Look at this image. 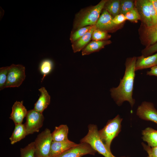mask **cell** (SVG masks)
I'll return each instance as SVG.
<instances>
[{
    "instance_id": "obj_1",
    "label": "cell",
    "mask_w": 157,
    "mask_h": 157,
    "mask_svg": "<svg viewBox=\"0 0 157 157\" xmlns=\"http://www.w3.org/2000/svg\"><path fill=\"white\" fill-rule=\"evenodd\" d=\"M136 59L137 57L135 56L126 59L123 78L120 79L117 87L113 88L110 90L112 97L119 106L121 105L125 101H128L131 107L135 103V99L133 98L132 95Z\"/></svg>"
},
{
    "instance_id": "obj_2",
    "label": "cell",
    "mask_w": 157,
    "mask_h": 157,
    "mask_svg": "<svg viewBox=\"0 0 157 157\" xmlns=\"http://www.w3.org/2000/svg\"><path fill=\"white\" fill-rule=\"evenodd\" d=\"M106 1L102 0L95 6L80 10L75 15L72 31L86 26L95 25Z\"/></svg>"
},
{
    "instance_id": "obj_3",
    "label": "cell",
    "mask_w": 157,
    "mask_h": 157,
    "mask_svg": "<svg viewBox=\"0 0 157 157\" xmlns=\"http://www.w3.org/2000/svg\"><path fill=\"white\" fill-rule=\"evenodd\" d=\"M88 127V133L81 140L80 143L88 144L96 152L105 157H116L112 154L111 151L108 149L100 138L97 126L94 124H90Z\"/></svg>"
},
{
    "instance_id": "obj_4",
    "label": "cell",
    "mask_w": 157,
    "mask_h": 157,
    "mask_svg": "<svg viewBox=\"0 0 157 157\" xmlns=\"http://www.w3.org/2000/svg\"><path fill=\"white\" fill-rule=\"evenodd\" d=\"M122 119L119 115L108 121L101 129L98 131L99 137L108 149L110 150L113 140L117 136L121 131V123Z\"/></svg>"
},
{
    "instance_id": "obj_5",
    "label": "cell",
    "mask_w": 157,
    "mask_h": 157,
    "mask_svg": "<svg viewBox=\"0 0 157 157\" xmlns=\"http://www.w3.org/2000/svg\"><path fill=\"white\" fill-rule=\"evenodd\" d=\"M52 141L51 133L48 128L38 134L34 141L36 157H49Z\"/></svg>"
},
{
    "instance_id": "obj_6",
    "label": "cell",
    "mask_w": 157,
    "mask_h": 157,
    "mask_svg": "<svg viewBox=\"0 0 157 157\" xmlns=\"http://www.w3.org/2000/svg\"><path fill=\"white\" fill-rule=\"evenodd\" d=\"M25 77V67L24 66L20 64H12L9 66L5 88L19 87Z\"/></svg>"
},
{
    "instance_id": "obj_7",
    "label": "cell",
    "mask_w": 157,
    "mask_h": 157,
    "mask_svg": "<svg viewBox=\"0 0 157 157\" xmlns=\"http://www.w3.org/2000/svg\"><path fill=\"white\" fill-rule=\"evenodd\" d=\"M26 118L24 124L27 135L38 132L43 126L44 119L42 113L33 109L28 111Z\"/></svg>"
},
{
    "instance_id": "obj_8",
    "label": "cell",
    "mask_w": 157,
    "mask_h": 157,
    "mask_svg": "<svg viewBox=\"0 0 157 157\" xmlns=\"http://www.w3.org/2000/svg\"><path fill=\"white\" fill-rule=\"evenodd\" d=\"M138 32L141 43L146 47L157 42V24L150 26L141 24Z\"/></svg>"
},
{
    "instance_id": "obj_9",
    "label": "cell",
    "mask_w": 157,
    "mask_h": 157,
    "mask_svg": "<svg viewBox=\"0 0 157 157\" xmlns=\"http://www.w3.org/2000/svg\"><path fill=\"white\" fill-rule=\"evenodd\" d=\"M96 152L88 144L80 143L56 157H81L87 154L94 155Z\"/></svg>"
},
{
    "instance_id": "obj_10",
    "label": "cell",
    "mask_w": 157,
    "mask_h": 157,
    "mask_svg": "<svg viewBox=\"0 0 157 157\" xmlns=\"http://www.w3.org/2000/svg\"><path fill=\"white\" fill-rule=\"evenodd\" d=\"M136 114L142 119L157 124V110L152 103L143 102L138 107Z\"/></svg>"
},
{
    "instance_id": "obj_11",
    "label": "cell",
    "mask_w": 157,
    "mask_h": 157,
    "mask_svg": "<svg viewBox=\"0 0 157 157\" xmlns=\"http://www.w3.org/2000/svg\"><path fill=\"white\" fill-rule=\"evenodd\" d=\"M135 5L140 16L141 24L146 26L153 25L148 0H135Z\"/></svg>"
},
{
    "instance_id": "obj_12",
    "label": "cell",
    "mask_w": 157,
    "mask_h": 157,
    "mask_svg": "<svg viewBox=\"0 0 157 157\" xmlns=\"http://www.w3.org/2000/svg\"><path fill=\"white\" fill-rule=\"evenodd\" d=\"M113 17L106 10L103 9L95 26L96 28L108 33L118 29L121 26H116L113 22Z\"/></svg>"
},
{
    "instance_id": "obj_13",
    "label": "cell",
    "mask_w": 157,
    "mask_h": 157,
    "mask_svg": "<svg viewBox=\"0 0 157 157\" xmlns=\"http://www.w3.org/2000/svg\"><path fill=\"white\" fill-rule=\"evenodd\" d=\"M12 108L9 118L13 121L15 124L22 123L23 120L26 117L28 112L23 105V101H16Z\"/></svg>"
},
{
    "instance_id": "obj_14",
    "label": "cell",
    "mask_w": 157,
    "mask_h": 157,
    "mask_svg": "<svg viewBox=\"0 0 157 157\" xmlns=\"http://www.w3.org/2000/svg\"><path fill=\"white\" fill-rule=\"evenodd\" d=\"M77 144L70 140L67 142H60L53 141L51 145L49 157H56Z\"/></svg>"
},
{
    "instance_id": "obj_15",
    "label": "cell",
    "mask_w": 157,
    "mask_h": 157,
    "mask_svg": "<svg viewBox=\"0 0 157 157\" xmlns=\"http://www.w3.org/2000/svg\"><path fill=\"white\" fill-rule=\"evenodd\" d=\"M157 65V53L147 57L142 55L137 57L135 71L150 68Z\"/></svg>"
},
{
    "instance_id": "obj_16",
    "label": "cell",
    "mask_w": 157,
    "mask_h": 157,
    "mask_svg": "<svg viewBox=\"0 0 157 157\" xmlns=\"http://www.w3.org/2000/svg\"><path fill=\"white\" fill-rule=\"evenodd\" d=\"M96 28L95 25L92 26L84 35L72 43V47L74 53L80 51L87 45L92 40L93 32Z\"/></svg>"
},
{
    "instance_id": "obj_17",
    "label": "cell",
    "mask_w": 157,
    "mask_h": 157,
    "mask_svg": "<svg viewBox=\"0 0 157 157\" xmlns=\"http://www.w3.org/2000/svg\"><path fill=\"white\" fill-rule=\"evenodd\" d=\"M38 90L40 92V95L34 104L33 109L42 113L50 103V96L44 87H42Z\"/></svg>"
},
{
    "instance_id": "obj_18",
    "label": "cell",
    "mask_w": 157,
    "mask_h": 157,
    "mask_svg": "<svg viewBox=\"0 0 157 157\" xmlns=\"http://www.w3.org/2000/svg\"><path fill=\"white\" fill-rule=\"evenodd\" d=\"M112 42L109 40L100 41L92 40L82 50V56L88 55L93 52L98 51L110 44Z\"/></svg>"
},
{
    "instance_id": "obj_19",
    "label": "cell",
    "mask_w": 157,
    "mask_h": 157,
    "mask_svg": "<svg viewBox=\"0 0 157 157\" xmlns=\"http://www.w3.org/2000/svg\"><path fill=\"white\" fill-rule=\"evenodd\" d=\"M69 128L67 125L61 124L55 127L51 133L53 141L57 142H67L70 140L68 138Z\"/></svg>"
},
{
    "instance_id": "obj_20",
    "label": "cell",
    "mask_w": 157,
    "mask_h": 157,
    "mask_svg": "<svg viewBox=\"0 0 157 157\" xmlns=\"http://www.w3.org/2000/svg\"><path fill=\"white\" fill-rule=\"evenodd\" d=\"M27 135L24 124H15L13 131L9 138L10 143L11 144H13L24 139Z\"/></svg>"
},
{
    "instance_id": "obj_21",
    "label": "cell",
    "mask_w": 157,
    "mask_h": 157,
    "mask_svg": "<svg viewBox=\"0 0 157 157\" xmlns=\"http://www.w3.org/2000/svg\"><path fill=\"white\" fill-rule=\"evenodd\" d=\"M142 138L148 145L151 147H157V130L151 127H147L142 132Z\"/></svg>"
},
{
    "instance_id": "obj_22",
    "label": "cell",
    "mask_w": 157,
    "mask_h": 157,
    "mask_svg": "<svg viewBox=\"0 0 157 157\" xmlns=\"http://www.w3.org/2000/svg\"><path fill=\"white\" fill-rule=\"evenodd\" d=\"M103 9L115 17L120 13V0H107Z\"/></svg>"
},
{
    "instance_id": "obj_23",
    "label": "cell",
    "mask_w": 157,
    "mask_h": 157,
    "mask_svg": "<svg viewBox=\"0 0 157 157\" xmlns=\"http://www.w3.org/2000/svg\"><path fill=\"white\" fill-rule=\"evenodd\" d=\"M92 26H86L72 31L70 37V40L72 43L84 35L91 28Z\"/></svg>"
},
{
    "instance_id": "obj_24",
    "label": "cell",
    "mask_w": 157,
    "mask_h": 157,
    "mask_svg": "<svg viewBox=\"0 0 157 157\" xmlns=\"http://www.w3.org/2000/svg\"><path fill=\"white\" fill-rule=\"evenodd\" d=\"M53 67L52 61L49 59H45L40 63L39 69L41 73L43 75L42 80L52 71Z\"/></svg>"
},
{
    "instance_id": "obj_25",
    "label": "cell",
    "mask_w": 157,
    "mask_h": 157,
    "mask_svg": "<svg viewBox=\"0 0 157 157\" xmlns=\"http://www.w3.org/2000/svg\"><path fill=\"white\" fill-rule=\"evenodd\" d=\"M20 157H36L34 142L20 149Z\"/></svg>"
},
{
    "instance_id": "obj_26",
    "label": "cell",
    "mask_w": 157,
    "mask_h": 157,
    "mask_svg": "<svg viewBox=\"0 0 157 157\" xmlns=\"http://www.w3.org/2000/svg\"><path fill=\"white\" fill-rule=\"evenodd\" d=\"M135 7V1L120 0V14L125 15Z\"/></svg>"
},
{
    "instance_id": "obj_27",
    "label": "cell",
    "mask_w": 157,
    "mask_h": 157,
    "mask_svg": "<svg viewBox=\"0 0 157 157\" xmlns=\"http://www.w3.org/2000/svg\"><path fill=\"white\" fill-rule=\"evenodd\" d=\"M111 37V35L108 33L96 28L93 32L92 40L95 41L107 40Z\"/></svg>"
},
{
    "instance_id": "obj_28",
    "label": "cell",
    "mask_w": 157,
    "mask_h": 157,
    "mask_svg": "<svg viewBox=\"0 0 157 157\" xmlns=\"http://www.w3.org/2000/svg\"><path fill=\"white\" fill-rule=\"evenodd\" d=\"M9 66L2 67L0 68V90L5 88L7 78Z\"/></svg>"
},
{
    "instance_id": "obj_29",
    "label": "cell",
    "mask_w": 157,
    "mask_h": 157,
    "mask_svg": "<svg viewBox=\"0 0 157 157\" xmlns=\"http://www.w3.org/2000/svg\"><path fill=\"white\" fill-rule=\"evenodd\" d=\"M127 20L134 23H137L140 20V17L139 13L135 7L125 15Z\"/></svg>"
},
{
    "instance_id": "obj_30",
    "label": "cell",
    "mask_w": 157,
    "mask_h": 157,
    "mask_svg": "<svg viewBox=\"0 0 157 157\" xmlns=\"http://www.w3.org/2000/svg\"><path fill=\"white\" fill-rule=\"evenodd\" d=\"M157 52V42L154 44L145 47L141 51L142 55L144 57H147Z\"/></svg>"
},
{
    "instance_id": "obj_31",
    "label": "cell",
    "mask_w": 157,
    "mask_h": 157,
    "mask_svg": "<svg viewBox=\"0 0 157 157\" xmlns=\"http://www.w3.org/2000/svg\"><path fill=\"white\" fill-rule=\"evenodd\" d=\"M126 20L125 15L119 14L113 17V22L115 26H121Z\"/></svg>"
},
{
    "instance_id": "obj_32",
    "label": "cell",
    "mask_w": 157,
    "mask_h": 157,
    "mask_svg": "<svg viewBox=\"0 0 157 157\" xmlns=\"http://www.w3.org/2000/svg\"><path fill=\"white\" fill-rule=\"evenodd\" d=\"M148 3L153 24H157V13L153 4L150 0H148Z\"/></svg>"
},
{
    "instance_id": "obj_33",
    "label": "cell",
    "mask_w": 157,
    "mask_h": 157,
    "mask_svg": "<svg viewBox=\"0 0 157 157\" xmlns=\"http://www.w3.org/2000/svg\"><path fill=\"white\" fill-rule=\"evenodd\" d=\"M142 145L144 149L150 154L152 157H157V147L151 148L148 145L142 143Z\"/></svg>"
},
{
    "instance_id": "obj_34",
    "label": "cell",
    "mask_w": 157,
    "mask_h": 157,
    "mask_svg": "<svg viewBox=\"0 0 157 157\" xmlns=\"http://www.w3.org/2000/svg\"><path fill=\"white\" fill-rule=\"evenodd\" d=\"M150 68V70L147 72V74L150 76H154L157 77V65Z\"/></svg>"
},
{
    "instance_id": "obj_35",
    "label": "cell",
    "mask_w": 157,
    "mask_h": 157,
    "mask_svg": "<svg viewBox=\"0 0 157 157\" xmlns=\"http://www.w3.org/2000/svg\"><path fill=\"white\" fill-rule=\"evenodd\" d=\"M153 4L157 13V0H150Z\"/></svg>"
},
{
    "instance_id": "obj_36",
    "label": "cell",
    "mask_w": 157,
    "mask_h": 157,
    "mask_svg": "<svg viewBox=\"0 0 157 157\" xmlns=\"http://www.w3.org/2000/svg\"><path fill=\"white\" fill-rule=\"evenodd\" d=\"M148 154V156H149V157H152L151 155L150 154L149 152H147Z\"/></svg>"
},
{
    "instance_id": "obj_37",
    "label": "cell",
    "mask_w": 157,
    "mask_h": 157,
    "mask_svg": "<svg viewBox=\"0 0 157 157\" xmlns=\"http://www.w3.org/2000/svg\"><path fill=\"white\" fill-rule=\"evenodd\" d=\"M147 157H149V156H148Z\"/></svg>"
}]
</instances>
